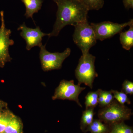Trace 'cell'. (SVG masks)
<instances>
[{"instance_id":"cell-16","label":"cell","mask_w":133,"mask_h":133,"mask_svg":"<svg viewBox=\"0 0 133 133\" xmlns=\"http://www.w3.org/2000/svg\"><path fill=\"white\" fill-rule=\"evenodd\" d=\"M15 116L12 112L7 109L0 115V133H3L13 117Z\"/></svg>"},{"instance_id":"cell-14","label":"cell","mask_w":133,"mask_h":133,"mask_svg":"<svg viewBox=\"0 0 133 133\" xmlns=\"http://www.w3.org/2000/svg\"><path fill=\"white\" fill-rule=\"evenodd\" d=\"M109 131L107 124L102 123L100 119H94L85 132L90 131L91 133H108Z\"/></svg>"},{"instance_id":"cell-22","label":"cell","mask_w":133,"mask_h":133,"mask_svg":"<svg viewBox=\"0 0 133 133\" xmlns=\"http://www.w3.org/2000/svg\"><path fill=\"white\" fill-rule=\"evenodd\" d=\"M104 100V91L101 89H99L98 96V104L101 107H102V104Z\"/></svg>"},{"instance_id":"cell-1","label":"cell","mask_w":133,"mask_h":133,"mask_svg":"<svg viewBox=\"0 0 133 133\" xmlns=\"http://www.w3.org/2000/svg\"><path fill=\"white\" fill-rule=\"evenodd\" d=\"M56 20L52 31L48 33L49 38L58 35L61 30L67 25L75 26L87 20L88 11L79 0H57Z\"/></svg>"},{"instance_id":"cell-24","label":"cell","mask_w":133,"mask_h":133,"mask_svg":"<svg viewBox=\"0 0 133 133\" xmlns=\"http://www.w3.org/2000/svg\"><path fill=\"white\" fill-rule=\"evenodd\" d=\"M8 109V103L0 100V115Z\"/></svg>"},{"instance_id":"cell-13","label":"cell","mask_w":133,"mask_h":133,"mask_svg":"<svg viewBox=\"0 0 133 133\" xmlns=\"http://www.w3.org/2000/svg\"><path fill=\"white\" fill-rule=\"evenodd\" d=\"M94 109V108H90L85 109L83 112L81 121V129L82 131H85L87 129L93 121Z\"/></svg>"},{"instance_id":"cell-20","label":"cell","mask_w":133,"mask_h":133,"mask_svg":"<svg viewBox=\"0 0 133 133\" xmlns=\"http://www.w3.org/2000/svg\"><path fill=\"white\" fill-rule=\"evenodd\" d=\"M122 91L126 94L133 95V82L125 79L122 84Z\"/></svg>"},{"instance_id":"cell-8","label":"cell","mask_w":133,"mask_h":133,"mask_svg":"<svg viewBox=\"0 0 133 133\" xmlns=\"http://www.w3.org/2000/svg\"><path fill=\"white\" fill-rule=\"evenodd\" d=\"M1 25L0 28V67L3 68L6 63L10 62L12 58L9 51L10 46L14 45V42L10 39L11 32L10 29L6 28L4 19V12H0Z\"/></svg>"},{"instance_id":"cell-23","label":"cell","mask_w":133,"mask_h":133,"mask_svg":"<svg viewBox=\"0 0 133 133\" xmlns=\"http://www.w3.org/2000/svg\"><path fill=\"white\" fill-rule=\"evenodd\" d=\"M125 8L127 9L133 8V0H122Z\"/></svg>"},{"instance_id":"cell-18","label":"cell","mask_w":133,"mask_h":133,"mask_svg":"<svg viewBox=\"0 0 133 133\" xmlns=\"http://www.w3.org/2000/svg\"><path fill=\"white\" fill-rule=\"evenodd\" d=\"M89 10H98L102 8L104 4V0H79Z\"/></svg>"},{"instance_id":"cell-11","label":"cell","mask_w":133,"mask_h":133,"mask_svg":"<svg viewBox=\"0 0 133 133\" xmlns=\"http://www.w3.org/2000/svg\"><path fill=\"white\" fill-rule=\"evenodd\" d=\"M26 8L24 16L26 18H31L33 20V15L37 13L41 9L43 3V0H21Z\"/></svg>"},{"instance_id":"cell-12","label":"cell","mask_w":133,"mask_h":133,"mask_svg":"<svg viewBox=\"0 0 133 133\" xmlns=\"http://www.w3.org/2000/svg\"><path fill=\"white\" fill-rule=\"evenodd\" d=\"M23 125L21 120L15 115L3 133H23Z\"/></svg>"},{"instance_id":"cell-3","label":"cell","mask_w":133,"mask_h":133,"mask_svg":"<svg viewBox=\"0 0 133 133\" xmlns=\"http://www.w3.org/2000/svg\"><path fill=\"white\" fill-rule=\"evenodd\" d=\"M132 114V109L114 100L110 105L99 110L98 116L102 122L112 125L129 119Z\"/></svg>"},{"instance_id":"cell-17","label":"cell","mask_w":133,"mask_h":133,"mask_svg":"<svg viewBox=\"0 0 133 133\" xmlns=\"http://www.w3.org/2000/svg\"><path fill=\"white\" fill-rule=\"evenodd\" d=\"M111 125V131L108 133H133L132 127L126 125L124 121L115 123Z\"/></svg>"},{"instance_id":"cell-2","label":"cell","mask_w":133,"mask_h":133,"mask_svg":"<svg viewBox=\"0 0 133 133\" xmlns=\"http://www.w3.org/2000/svg\"><path fill=\"white\" fill-rule=\"evenodd\" d=\"M96 57L88 52L82 55L75 70V76L78 84H84L92 89L93 84L98 74L95 69Z\"/></svg>"},{"instance_id":"cell-5","label":"cell","mask_w":133,"mask_h":133,"mask_svg":"<svg viewBox=\"0 0 133 133\" xmlns=\"http://www.w3.org/2000/svg\"><path fill=\"white\" fill-rule=\"evenodd\" d=\"M45 46L46 44L41 46L39 53V57L43 71H48L61 69L65 59L70 55L71 49L66 48L62 52H51L46 50Z\"/></svg>"},{"instance_id":"cell-21","label":"cell","mask_w":133,"mask_h":133,"mask_svg":"<svg viewBox=\"0 0 133 133\" xmlns=\"http://www.w3.org/2000/svg\"><path fill=\"white\" fill-rule=\"evenodd\" d=\"M104 100L102 104V108L110 105L114 100V98L111 91H104Z\"/></svg>"},{"instance_id":"cell-7","label":"cell","mask_w":133,"mask_h":133,"mask_svg":"<svg viewBox=\"0 0 133 133\" xmlns=\"http://www.w3.org/2000/svg\"><path fill=\"white\" fill-rule=\"evenodd\" d=\"M132 19L123 23H115L104 21L99 23H91V26L95 32L97 41H102L112 37L122 32L123 29L129 26Z\"/></svg>"},{"instance_id":"cell-19","label":"cell","mask_w":133,"mask_h":133,"mask_svg":"<svg viewBox=\"0 0 133 133\" xmlns=\"http://www.w3.org/2000/svg\"><path fill=\"white\" fill-rule=\"evenodd\" d=\"M114 99L117 102L122 105H125V103L128 104H131V101L129 98L127 94L123 92H119L117 90H111Z\"/></svg>"},{"instance_id":"cell-9","label":"cell","mask_w":133,"mask_h":133,"mask_svg":"<svg viewBox=\"0 0 133 133\" xmlns=\"http://www.w3.org/2000/svg\"><path fill=\"white\" fill-rule=\"evenodd\" d=\"M17 30L21 31L20 35L26 41V49L28 50H30L35 46L41 48L43 45V37L48 36V34L42 31L39 26L35 29L28 28L26 26L25 22L19 26Z\"/></svg>"},{"instance_id":"cell-4","label":"cell","mask_w":133,"mask_h":133,"mask_svg":"<svg viewBox=\"0 0 133 133\" xmlns=\"http://www.w3.org/2000/svg\"><path fill=\"white\" fill-rule=\"evenodd\" d=\"M74 27L73 41L81 50L82 55H85L97 43L95 32L88 20L79 23Z\"/></svg>"},{"instance_id":"cell-6","label":"cell","mask_w":133,"mask_h":133,"mask_svg":"<svg viewBox=\"0 0 133 133\" xmlns=\"http://www.w3.org/2000/svg\"><path fill=\"white\" fill-rule=\"evenodd\" d=\"M80 85L74 84V80L70 81L63 79L60 81L59 85L56 88L53 100L56 99L69 100L75 101L80 107L82 108L79 99V95L86 87H81Z\"/></svg>"},{"instance_id":"cell-15","label":"cell","mask_w":133,"mask_h":133,"mask_svg":"<svg viewBox=\"0 0 133 133\" xmlns=\"http://www.w3.org/2000/svg\"><path fill=\"white\" fill-rule=\"evenodd\" d=\"M99 89L95 91L90 92L85 96V104L86 109L92 108H95L98 105Z\"/></svg>"},{"instance_id":"cell-10","label":"cell","mask_w":133,"mask_h":133,"mask_svg":"<svg viewBox=\"0 0 133 133\" xmlns=\"http://www.w3.org/2000/svg\"><path fill=\"white\" fill-rule=\"evenodd\" d=\"M128 30L120 33L119 40L122 48L129 50L133 46V20L129 24Z\"/></svg>"},{"instance_id":"cell-25","label":"cell","mask_w":133,"mask_h":133,"mask_svg":"<svg viewBox=\"0 0 133 133\" xmlns=\"http://www.w3.org/2000/svg\"><path fill=\"white\" fill-rule=\"evenodd\" d=\"M52 1H53L55 2V3H56V2L57 1V0H52Z\"/></svg>"}]
</instances>
